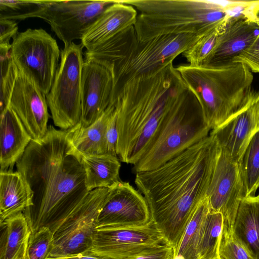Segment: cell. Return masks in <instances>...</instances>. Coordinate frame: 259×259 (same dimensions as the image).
<instances>
[{"label": "cell", "mask_w": 259, "mask_h": 259, "mask_svg": "<svg viewBox=\"0 0 259 259\" xmlns=\"http://www.w3.org/2000/svg\"><path fill=\"white\" fill-rule=\"evenodd\" d=\"M117 113L115 109L108 121L106 131V153L117 157Z\"/></svg>", "instance_id": "35"}, {"label": "cell", "mask_w": 259, "mask_h": 259, "mask_svg": "<svg viewBox=\"0 0 259 259\" xmlns=\"http://www.w3.org/2000/svg\"><path fill=\"white\" fill-rule=\"evenodd\" d=\"M140 12L134 25L138 41L178 34L202 35L235 15L242 1L127 0Z\"/></svg>", "instance_id": "4"}, {"label": "cell", "mask_w": 259, "mask_h": 259, "mask_svg": "<svg viewBox=\"0 0 259 259\" xmlns=\"http://www.w3.org/2000/svg\"><path fill=\"white\" fill-rule=\"evenodd\" d=\"M61 53L56 40L41 28L19 32L11 44V56L15 66L46 96L52 86Z\"/></svg>", "instance_id": "9"}, {"label": "cell", "mask_w": 259, "mask_h": 259, "mask_svg": "<svg viewBox=\"0 0 259 259\" xmlns=\"http://www.w3.org/2000/svg\"><path fill=\"white\" fill-rule=\"evenodd\" d=\"M29 239L25 242L18 255L15 259H29L27 254V245Z\"/></svg>", "instance_id": "40"}, {"label": "cell", "mask_w": 259, "mask_h": 259, "mask_svg": "<svg viewBox=\"0 0 259 259\" xmlns=\"http://www.w3.org/2000/svg\"><path fill=\"white\" fill-rule=\"evenodd\" d=\"M187 89L172 63L122 85L111 104L117 113L116 152L121 161L134 165L140 160Z\"/></svg>", "instance_id": "3"}, {"label": "cell", "mask_w": 259, "mask_h": 259, "mask_svg": "<svg viewBox=\"0 0 259 259\" xmlns=\"http://www.w3.org/2000/svg\"><path fill=\"white\" fill-rule=\"evenodd\" d=\"M238 163L244 198L255 196L259 189V131L251 137Z\"/></svg>", "instance_id": "28"}, {"label": "cell", "mask_w": 259, "mask_h": 259, "mask_svg": "<svg viewBox=\"0 0 259 259\" xmlns=\"http://www.w3.org/2000/svg\"><path fill=\"white\" fill-rule=\"evenodd\" d=\"M223 224L222 214L209 210L201 235L199 247V259H220L219 251Z\"/></svg>", "instance_id": "29"}, {"label": "cell", "mask_w": 259, "mask_h": 259, "mask_svg": "<svg viewBox=\"0 0 259 259\" xmlns=\"http://www.w3.org/2000/svg\"><path fill=\"white\" fill-rule=\"evenodd\" d=\"M259 131V91L251 93L243 108L223 124L211 131L221 149L238 163L253 135Z\"/></svg>", "instance_id": "17"}, {"label": "cell", "mask_w": 259, "mask_h": 259, "mask_svg": "<svg viewBox=\"0 0 259 259\" xmlns=\"http://www.w3.org/2000/svg\"><path fill=\"white\" fill-rule=\"evenodd\" d=\"M0 224L31 205L30 192L18 171H0Z\"/></svg>", "instance_id": "23"}, {"label": "cell", "mask_w": 259, "mask_h": 259, "mask_svg": "<svg viewBox=\"0 0 259 259\" xmlns=\"http://www.w3.org/2000/svg\"><path fill=\"white\" fill-rule=\"evenodd\" d=\"M119 160L118 157L108 154L81 157L89 191L100 188H110L121 181Z\"/></svg>", "instance_id": "24"}, {"label": "cell", "mask_w": 259, "mask_h": 259, "mask_svg": "<svg viewBox=\"0 0 259 259\" xmlns=\"http://www.w3.org/2000/svg\"><path fill=\"white\" fill-rule=\"evenodd\" d=\"M48 1L0 0V19L23 20L29 18H42Z\"/></svg>", "instance_id": "30"}, {"label": "cell", "mask_w": 259, "mask_h": 259, "mask_svg": "<svg viewBox=\"0 0 259 259\" xmlns=\"http://www.w3.org/2000/svg\"><path fill=\"white\" fill-rule=\"evenodd\" d=\"M232 62L244 64L252 72L259 73V35L253 44L234 58Z\"/></svg>", "instance_id": "34"}, {"label": "cell", "mask_w": 259, "mask_h": 259, "mask_svg": "<svg viewBox=\"0 0 259 259\" xmlns=\"http://www.w3.org/2000/svg\"><path fill=\"white\" fill-rule=\"evenodd\" d=\"M206 197L209 210L223 216L222 233L233 234L235 219L244 198L243 186L238 163L221 149Z\"/></svg>", "instance_id": "13"}, {"label": "cell", "mask_w": 259, "mask_h": 259, "mask_svg": "<svg viewBox=\"0 0 259 259\" xmlns=\"http://www.w3.org/2000/svg\"><path fill=\"white\" fill-rule=\"evenodd\" d=\"M138 41L134 25H132L94 48L86 50L85 58L99 61L113 74L115 67L127 56Z\"/></svg>", "instance_id": "25"}, {"label": "cell", "mask_w": 259, "mask_h": 259, "mask_svg": "<svg viewBox=\"0 0 259 259\" xmlns=\"http://www.w3.org/2000/svg\"><path fill=\"white\" fill-rule=\"evenodd\" d=\"M18 25L15 21L0 19V45H9L10 40L18 33Z\"/></svg>", "instance_id": "37"}, {"label": "cell", "mask_w": 259, "mask_h": 259, "mask_svg": "<svg viewBox=\"0 0 259 259\" xmlns=\"http://www.w3.org/2000/svg\"><path fill=\"white\" fill-rule=\"evenodd\" d=\"M115 109L114 106H109L96 121L87 127L78 124L68 130V141L73 153L80 158L107 154L106 128Z\"/></svg>", "instance_id": "21"}, {"label": "cell", "mask_w": 259, "mask_h": 259, "mask_svg": "<svg viewBox=\"0 0 259 259\" xmlns=\"http://www.w3.org/2000/svg\"><path fill=\"white\" fill-rule=\"evenodd\" d=\"M189 90L197 99L211 131L240 110L253 91V75L241 63L220 66L176 67Z\"/></svg>", "instance_id": "5"}, {"label": "cell", "mask_w": 259, "mask_h": 259, "mask_svg": "<svg viewBox=\"0 0 259 259\" xmlns=\"http://www.w3.org/2000/svg\"><path fill=\"white\" fill-rule=\"evenodd\" d=\"M137 11L122 1L107 8L88 28L81 39V45L90 50L125 28L134 25Z\"/></svg>", "instance_id": "19"}, {"label": "cell", "mask_w": 259, "mask_h": 259, "mask_svg": "<svg viewBox=\"0 0 259 259\" xmlns=\"http://www.w3.org/2000/svg\"><path fill=\"white\" fill-rule=\"evenodd\" d=\"M233 235L251 259H259V194L242 200L235 219Z\"/></svg>", "instance_id": "22"}, {"label": "cell", "mask_w": 259, "mask_h": 259, "mask_svg": "<svg viewBox=\"0 0 259 259\" xmlns=\"http://www.w3.org/2000/svg\"><path fill=\"white\" fill-rule=\"evenodd\" d=\"M116 1H48L42 19L64 47L81 39L88 28Z\"/></svg>", "instance_id": "12"}, {"label": "cell", "mask_w": 259, "mask_h": 259, "mask_svg": "<svg viewBox=\"0 0 259 259\" xmlns=\"http://www.w3.org/2000/svg\"><path fill=\"white\" fill-rule=\"evenodd\" d=\"M209 211L207 197L198 205L185 230L174 259H199V247L205 221Z\"/></svg>", "instance_id": "26"}, {"label": "cell", "mask_w": 259, "mask_h": 259, "mask_svg": "<svg viewBox=\"0 0 259 259\" xmlns=\"http://www.w3.org/2000/svg\"><path fill=\"white\" fill-rule=\"evenodd\" d=\"M112 72L93 58L84 60L81 74V113L79 125L87 127L111 105L113 89Z\"/></svg>", "instance_id": "16"}, {"label": "cell", "mask_w": 259, "mask_h": 259, "mask_svg": "<svg viewBox=\"0 0 259 259\" xmlns=\"http://www.w3.org/2000/svg\"><path fill=\"white\" fill-rule=\"evenodd\" d=\"M228 19L201 35L191 47L182 54L189 65H203L213 49L218 36L225 27Z\"/></svg>", "instance_id": "31"}, {"label": "cell", "mask_w": 259, "mask_h": 259, "mask_svg": "<svg viewBox=\"0 0 259 259\" xmlns=\"http://www.w3.org/2000/svg\"><path fill=\"white\" fill-rule=\"evenodd\" d=\"M243 13L252 18L259 25V1H251Z\"/></svg>", "instance_id": "38"}, {"label": "cell", "mask_w": 259, "mask_h": 259, "mask_svg": "<svg viewBox=\"0 0 259 259\" xmlns=\"http://www.w3.org/2000/svg\"><path fill=\"white\" fill-rule=\"evenodd\" d=\"M173 248L166 243L126 259H174Z\"/></svg>", "instance_id": "36"}, {"label": "cell", "mask_w": 259, "mask_h": 259, "mask_svg": "<svg viewBox=\"0 0 259 259\" xmlns=\"http://www.w3.org/2000/svg\"><path fill=\"white\" fill-rule=\"evenodd\" d=\"M150 221V211L144 196L128 182L121 181L109 188L97 228L142 226Z\"/></svg>", "instance_id": "14"}, {"label": "cell", "mask_w": 259, "mask_h": 259, "mask_svg": "<svg viewBox=\"0 0 259 259\" xmlns=\"http://www.w3.org/2000/svg\"><path fill=\"white\" fill-rule=\"evenodd\" d=\"M0 118L1 171H13L32 138L9 107L0 114Z\"/></svg>", "instance_id": "20"}, {"label": "cell", "mask_w": 259, "mask_h": 259, "mask_svg": "<svg viewBox=\"0 0 259 259\" xmlns=\"http://www.w3.org/2000/svg\"><path fill=\"white\" fill-rule=\"evenodd\" d=\"M31 195L24 213L32 232L66 218L89 193L81 158L72 151L68 130L48 127L46 135L32 140L16 163Z\"/></svg>", "instance_id": "2"}, {"label": "cell", "mask_w": 259, "mask_h": 259, "mask_svg": "<svg viewBox=\"0 0 259 259\" xmlns=\"http://www.w3.org/2000/svg\"><path fill=\"white\" fill-rule=\"evenodd\" d=\"M166 243L151 220L142 226L97 227L89 252L112 259H126Z\"/></svg>", "instance_id": "11"}, {"label": "cell", "mask_w": 259, "mask_h": 259, "mask_svg": "<svg viewBox=\"0 0 259 259\" xmlns=\"http://www.w3.org/2000/svg\"><path fill=\"white\" fill-rule=\"evenodd\" d=\"M220 151L209 134L159 167L136 174L151 220L174 254L194 210L206 197Z\"/></svg>", "instance_id": "1"}, {"label": "cell", "mask_w": 259, "mask_h": 259, "mask_svg": "<svg viewBox=\"0 0 259 259\" xmlns=\"http://www.w3.org/2000/svg\"><path fill=\"white\" fill-rule=\"evenodd\" d=\"M219 253L220 259H251L247 251L234 238L233 234L222 233Z\"/></svg>", "instance_id": "33"}, {"label": "cell", "mask_w": 259, "mask_h": 259, "mask_svg": "<svg viewBox=\"0 0 259 259\" xmlns=\"http://www.w3.org/2000/svg\"><path fill=\"white\" fill-rule=\"evenodd\" d=\"M211 132L201 106L187 89L159 127L145 153L134 165L136 174L156 168L208 137Z\"/></svg>", "instance_id": "6"}, {"label": "cell", "mask_w": 259, "mask_h": 259, "mask_svg": "<svg viewBox=\"0 0 259 259\" xmlns=\"http://www.w3.org/2000/svg\"><path fill=\"white\" fill-rule=\"evenodd\" d=\"M9 107L20 119L32 140L45 137L49 117L46 95L31 78L18 69Z\"/></svg>", "instance_id": "15"}, {"label": "cell", "mask_w": 259, "mask_h": 259, "mask_svg": "<svg viewBox=\"0 0 259 259\" xmlns=\"http://www.w3.org/2000/svg\"></svg>", "instance_id": "41"}, {"label": "cell", "mask_w": 259, "mask_h": 259, "mask_svg": "<svg viewBox=\"0 0 259 259\" xmlns=\"http://www.w3.org/2000/svg\"><path fill=\"white\" fill-rule=\"evenodd\" d=\"M81 45L74 42L61 51L60 62L47 101L55 125L68 130L79 124L81 113Z\"/></svg>", "instance_id": "7"}, {"label": "cell", "mask_w": 259, "mask_h": 259, "mask_svg": "<svg viewBox=\"0 0 259 259\" xmlns=\"http://www.w3.org/2000/svg\"><path fill=\"white\" fill-rule=\"evenodd\" d=\"M108 191L107 188L90 191L66 218L49 227L54 233V245L49 257L72 255L90 251L99 215Z\"/></svg>", "instance_id": "10"}, {"label": "cell", "mask_w": 259, "mask_h": 259, "mask_svg": "<svg viewBox=\"0 0 259 259\" xmlns=\"http://www.w3.org/2000/svg\"><path fill=\"white\" fill-rule=\"evenodd\" d=\"M201 36L188 33L168 34L138 41L114 69L111 102L125 82L134 77L151 74L173 63L175 58L191 47Z\"/></svg>", "instance_id": "8"}, {"label": "cell", "mask_w": 259, "mask_h": 259, "mask_svg": "<svg viewBox=\"0 0 259 259\" xmlns=\"http://www.w3.org/2000/svg\"><path fill=\"white\" fill-rule=\"evenodd\" d=\"M1 226L6 229L4 243H1L0 259H15L29 238L32 225L23 212L6 219Z\"/></svg>", "instance_id": "27"}, {"label": "cell", "mask_w": 259, "mask_h": 259, "mask_svg": "<svg viewBox=\"0 0 259 259\" xmlns=\"http://www.w3.org/2000/svg\"><path fill=\"white\" fill-rule=\"evenodd\" d=\"M47 259H112L107 257L100 256L90 252L79 253L75 255L57 257H48Z\"/></svg>", "instance_id": "39"}, {"label": "cell", "mask_w": 259, "mask_h": 259, "mask_svg": "<svg viewBox=\"0 0 259 259\" xmlns=\"http://www.w3.org/2000/svg\"><path fill=\"white\" fill-rule=\"evenodd\" d=\"M259 35V25L243 12L230 17L203 66H220L232 62L251 46Z\"/></svg>", "instance_id": "18"}, {"label": "cell", "mask_w": 259, "mask_h": 259, "mask_svg": "<svg viewBox=\"0 0 259 259\" xmlns=\"http://www.w3.org/2000/svg\"><path fill=\"white\" fill-rule=\"evenodd\" d=\"M54 236L49 226H45L31 233L27 245L29 259H47L53 248Z\"/></svg>", "instance_id": "32"}]
</instances>
